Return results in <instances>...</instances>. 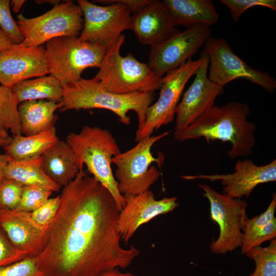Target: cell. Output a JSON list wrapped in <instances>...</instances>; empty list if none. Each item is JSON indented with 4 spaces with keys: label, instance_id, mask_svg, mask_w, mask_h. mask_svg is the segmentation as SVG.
Listing matches in <instances>:
<instances>
[{
    "label": "cell",
    "instance_id": "obj_34",
    "mask_svg": "<svg viewBox=\"0 0 276 276\" xmlns=\"http://www.w3.org/2000/svg\"><path fill=\"white\" fill-rule=\"evenodd\" d=\"M29 256L10 241L0 228V268L20 261Z\"/></svg>",
    "mask_w": 276,
    "mask_h": 276
},
{
    "label": "cell",
    "instance_id": "obj_2",
    "mask_svg": "<svg viewBox=\"0 0 276 276\" xmlns=\"http://www.w3.org/2000/svg\"><path fill=\"white\" fill-rule=\"evenodd\" d=\"M249 106L245 103L230 101L221 106L214 105L185 130L174 133L180 142L204 138L208 144L216 140L229 142L230 158L251 154L256 143V125L248 120Z\"/></svg>",
    "mask_w": 276,
    "mask_h": 276
},
{
    "label": "cell",
    "instance_id": "obj_3",
    "mask_svg": "<svg viewBox=\"0 0 276 276\" xmlns=\"http://www.w3.org/2000/svg\"><path fill=\"white\" fill-rule=\"evenodd\" d=\"M154 99V93H113L105 89L95 77L90 79L81 78L63 87L58 110L107 109L126 125L131 123L128 112L134 111L138 118V132L144 124L146 110Z\"/></svg>",
    "mask_w": 276,
    "mask_h": 276
},
{
    "label": "cell",
    "instance_id": "obj_32",
    "mask_svg": "<svg viewBox=\"0 0 276 276\" xmlns=\"http://www.w3.org/2000/svg\"><path fill=\"white\" fill-rule=\"evenodd\" d=\"M0 276H47L37 265L35 258L29 256L0 268Z\"/></svg>",
    "mask_w": 276,
    "mask_h": 276
},
{
    "label": "cell",
    "instance_id": "obj_21",
    "mask_svg": "<svg viewBox=\"0 0 276 276\" xmlns=\"http://www.w3.org/2000/svg\"><path fill=\"white\" fill-rule=\"evenodd\" d=\"M45 174L60 187L67 186L80 169L74 153L66 141L59 140L41 155Z\"/></svg>",
    "mask_w": 276,
    "mask_h": 276
},
{
    "label": "cell",
    "instance_id": "obj_19",
    "mask_svg": "<svg viewBox=\"0 0 276 276\" xmlns=\"http://www.w3.org/2000/svg\"><path fill=\"white\" fill-rule=\"evenodd\" d=\"M175 30L163 1L151 0L132 15L131 30L140 42L151 47L165 40Z\"/></svg>",
    "mask_w": 276,
    "mask_h": 276
},
{
    "label": "cell",
    "instance_id": "obj_40",
    "mask_svg": "<svg viewBox=\"0 0 276 276\" xmlns=\"http://www.w3.org/2000/svg\"><path fill=\"white\" fill-rule=\"evenodd\" d=\"M12 137L8 133V131L0 128V146L4 148L11 142Z\"/></svg>",
    "mask_w": 276,
    "mask_h": 276
},
{
    "label": "cell",
    "instance_id": "obj_26",
    "mask_svg": "<svg viewBox=\"0 0 276 276\" xmlns=\"http://www.w3.org/2000/svg\"><path fill=\"white\" fill-rule=\"evenodd\" d=\"M11 89L19 104L27 101L41 100L59 103L63 91L59 81L51 75L22 81Z\"/></svg>",
    "mask_w": 276,
    "mask_h": 276
},
{
    "label": "cell",
    "instance_id": "obj_7",
    "mask_svg": "<svg viewBox=\"0 0 276 276\" xmlns=\"http://www.w3.org/2000/svg\"><path fill=\"white\" fill-rule=\"evenodd\" d=\"M169 133L167 131L143 139L132 148L112 158V164L116 167L114 176L123 196L135 195L148 190L158 179L160 173L151 164L156 163L160 167L164 156L163 154L153 156L151 149L155 143Z\"/></svg>",
    "mask_w": 276,
    "mask_h": 276
},
{
    "label": "cell",
    "instance_id": "obj_23",
    "mask_svg": "<svg viewBox=\"0 0 276 276\" xmlns=\"http://www.w3.org/2000/svg\"><path fill=\"white\" fill-rule=\"evenodd\" d=\"M275 208L276 195L274 193L271 201L264 212L250 219H246L240 247L242 254H245L252 248L261 246L265 241L275 239Z\"/></svg>",
    "mask_w": 276,
    "mask_h": 276
},
{
    "label": "cell",
    "instance_id": "obj_11",
    "mask_svg": "<svg viewBox=\"0 0 276 276\" xmlns=\"http://www.w3.org/2000/svg\"><path fill=\"white\" fill-rule=\"evenodd\" d=\"M201 61V56L196 60L190 58L162 77L159 97L147 108L144 124L139 131L135 132L136 142L152 135L155 130L174 121L184 88L191 77L195 75Z\"/></svg>",
    "mask_w": 276,
    "mask_h": 276
},
{
    "label": "cell",
    "instance_id": "obj_36",
    "mask_svg": "<svg viewBox=\"0 0 276 276\" xmlns=\"http://www.w3.org/2000/svg\"><path fill=\"white\" fill-rule=\"evenodd\" d=\"M116 2L125 6L131 12L134 14L150 3L151 0H114Z\"/></svg>",
    "mask_w": 276,
    "mask_h": 276
},
{
    "label": "cell",
    "instance_id": "obj_25",
    "mask_svg": "<svg viewBox=\"0 0 276 276\" xmlns=\"http://www.w3.org/2000/svg\"><path fill=\"white\" fill-rule=\"evenodd\" d=\"M5 178L14 180L24 186H41L53 192L59 191L61 188L43 171L41 156L19 160L9 159L5 171Z\"/></svg>",
    "mask_w": 276,
    "mask_h": 276
},
{
    "label": "cell",
    "instance_id": "obj_24",
    "mask_svg": "<svg viewBox=\"0 0 276 276\" xmlns=\"http://www.w3.org/2000/svg\"><path fill=\"white\" fill-rule=\"evenodd\" d=\"M59 140L54 127L34 135L13 136L4 149L9 159H27L41 156Z\"/></svg>",
    "mask_w": 276,
    "mask_h": 276
},
{
    "label": "cell",
    "instance_id": "obj_9",
    "mask_svg": "<svg viewBox=\"0 0 276 276\" xmlns=\"http://www.w3.org/2000/svg\"><path fill=\"white\" fill-rule=\"evenodd\" d=\"M198 187L209 201L211 220L219 227L218 238L210 244L211 251L224 255L241 247L247 218L246 201L220 194L206 184H199Z\"/></svg>",
    "mask_w": 276,
    "mask_h": 276
},
{
    "label": "cell",
    "instance_id": "obj_42",
    "mask_svg": "<svg viewBox=\"0 0 276 276\" xmlns=\"http://www.w3.org/2000/svg\"><path fill=\"white\" fill-rule=\"evenodd\" d=\"M36 3L38 4H41L43 3H49L50 4H52L53 6L57 5L59 4H60V1H35Z\"/></svg>",
    "mask_w": 276,
    "mask_h": 276
},
{
    "label": "cell",
    "instance_id": "obj_15",
    "mask_svg": "<svg viewBox=\"0 0 276 276\" xmlns=\"http://www.w3.org/2000/svg\"><path fill=\"white\" fill-rule=\"evenodd\" d=\"M233 173L225 174L184 175L186 180L203 179L211 181H221L222 194L232 198L248 197L258 185L276 180V160L262 166L256 165L251 160H238Z\"/></svg>",
    "mask_w": 276,
    "mask_h": 276
},
{
    "label": "cell",
    "instance_id": "obj_13",
    "mask_svg": "<svg viewBox=\"0 0 276 276\" xmlns=\"http://www.w3.org/2000/svg\"><path fill=\"white\" fill-rule=\"evenodd\" d=\"M210 27L198 25L183 31L176 29L168 37L151 47L148 65L163 77L192 58L211 37Z\"/></svg>",
    "mask_w": 276,
    "mask_h": 276
},
{
    "label": "cell",
    "instance_id": "obj_17",
    "mask_svg": "<svg viewBox=\"0 0 276 276\" xmlns=\"http://www.w3.org/2000/svg\"><path fill=\"white\" fill-rule=\"evenodd\" d=\"M45 47L21 44L0 52V84L11 88L17 83L49 74Z\"/></svg>",
    "mask_w": 276,
    "mask_h": 276
},
{
    "label": "cell",
    "instance_id": "obj_28",
    "mask_svg": "<svg viewBox=\"0 0 276 276\" xmlns=\"http://www.w3.org/2000/svg\"><path fill=\"white\" fill-rule=\"evenodd\" d=\"M245 255L255 263L254 271L248 276H276L275 239L268 246L252 248Z\"/></svg>",
    "mask_w": 276,
    "mask_h": 276
},
{
    "label": "cell",
    "instance_id": "obj_27",
    "mask_svg": "<svg viewBox=\"0 0 276 276\" xmlns=\"http://www.w3.org/2000/svg\"><path fill=\"white\" fill-rule=\"evenodd\" d=\"M19 103L12 89L0 84V128L13 136L21 134Z\"/></svg>",
    "mask_w": 276,
    "mask_h": 276
},
{
    "label": "cell",
    "instance_id": "obj_6",
    "mask_svg": "<svg viewBox=\"0 0 276 276\" xmlns=\"http://www.w3.org/2000/svg\"><path fill=\"white\" fill-rule=\"evenodd\" d=\"M109 47L82 41L78 37L54 38L48 41L45 47L49 74L63 87L81 79L86 68H99Z\"/></svg>",
    "mask_w": 276,
    "mask_h": 276
},
{
    "label": "cell",
    "instance_id": "obj_8",
    "mask_svg": "<svg viewBox=\"0 0 276 276\" xmlns=\"http://www.w3.org/2000/svg\"><path fill=\"white\" fill-rule=\"evenodd\" d=\"M17 24L24 37L22 46L36 47L57 37H78L83 26L81 9L72 1L57 5L45 13L33 18L22 14L17 16Z\"/></svg>",
    "mask_w": 276,
    "mask_h": 276
},
{
    "label": "cell",
    "instance_id": "obj_29",
    "mask_svg": "<svg viewBox=\"0 0 276 276\" xmlns=\"http://www.w3.org/2000/svg\"><path fill=\"white\" fill-rule=\"evenodd\" d=\"M53 192L51 190L41 186H24L21 199L16 209L32 212L47 201Z\"/></svg>",
    "mask_w": 276,
    "mask_h": 276
},
{
    "label": "cell",
    "instance_id": "obj_5",
    "mask_svg": "<svg viewBox=\"0 0 276 276\" xmlns=\"http://www.w3.org/2000/svg\"><path fill=\"white\" fill-rule=\"evenodd\" d=\"M125 36L122 34L110 46L95 77L107 90L118 94L154 93L159 89L162 77L147 63L138 61L131 53L120 54Z\"/></svg>",
    "mask_w": 276,
    "mask_h": 276
},
{
    "label": "cell",
    "instance_id": "obj_22",
    "mask_svg": "<svg viewBox=\"0 0 276 276\" xmlns=\"http://www.w3.org/2000/svg\"><path fill=\"white\" fill-rule=\"evenodd\" d=\"M58 103L41 100L27 101L18 105L21 134L26 136L39 133L55 127Z\"/></svg>",
    "mask_w": 276,
    "mask_h": 276
},
{
    "label": "cell",
    "instance_id": "obj_35",
    "mask_svg": "<svg viewBox=\"0 0 276 276\" xmlns=\"http://www.w3.org/2000/svg\"><path fill=\"white\" fill-rule=\"evenodd\" d=\"M60 200V195L50 198L38 208L30 212L32 219L41 226L49 225L56 214Z\"/></svg>",
    "mask_w": 276,
    "mask_h": 276
},
{
    "label": "cell",
    "instance_id": "obj_20",
    "mask_svg": "<svg viewBox=\"0 0 276 276\" xmlns=\"http://www.w3.org/2000/svg\"><path fill=\"white\" fill-rule=\"evenodd\" d=\"M175 26L187 28L198 25L210 27L219 19V15L212 0H164Z\"/></svg>",
    "mask_w": 276,
    "mask_h": 276
},
{
    "label": "cell",
    "instance_id": "obj_31",
    "mask_svg": "<svg viewBox=\"0 0 276 276\" xmlns=\"http://www.w3.org/2000/svg\"><path fill=\"white\" fill-rule=\"evenodd\" d=\"M24 185L14 180L5 178L0 184V207L16 209L20 202Z\"/></svg>",
    "mask_w": 276,
    "mask_h": 276
},
{
    "label": "cell",
    "instance_id": "obj_16",
    "mask_svg": "<svg viewBox=\"0 0 276 276\" xmlns=\"http://www.w3.org/2000/svg\"><path fill=\"white\" fill-rule=\"evenodd\" d=\"M118 228L121 240L127 243L138 228L154 218L173 211L178 205L176 197L156 199L150 190L135 195L124 196Z\"/></svg>",
    "mask_w": 276,
    "mask_h": 276
},
{
    "label": "cell",
    "instance_id": "obj_14",
    "mask_svg": "<svg viewBox=\"0 0 276 276\" xmlns=\"http://www.w3.org/2000/svg\"><path fill=\"white\" fill-rule=\"evenodd\" d=\"M200 56L202 61L194 81L175 110V133L185 130L207 112L215 105L217 97L224 92L223 87L213 82L208 77L209 60L204 50Z\"/></svg>",
    "mask_w": 276,
    "mask_h": 276
},
{
    "label": "cell",
    "instance_id": "obj_38",
    "mask_svg": "<svg viewBox=\"0 0 276 276\" xmlns=\"http://www.w3.org/2000/svg\"><path fill=\"white\" fill-rule=\"evenodd\" d=\"M9 161L8 156L0 152V184L5 179V171Z\"/></svg>",
    "mask_w": 276,
    "mask_h": 276
},
{
    "label": "cell",
    "instance_id": "obj_12",
    "mask_svg": "<svg viewBox=\"0 0 276 276\" xmlns=\"http://www.w3.org/2000/svg\"><path fill=\"white\" fill-rule=\"evenodd\" d=\"M96 2L108 5L98 6L86 0L77 1L83 17V26L78 37L82 41L110 47L122 32L131 30V12L114 0Z\"/></svg>",
    "mask_w": 276,
    "mask_h": 276
},
{
    "label": "cell",
    "instance_id": "obj_10",
    "mask_svg": "<svg viewBox=\"0 0 276 276\" xmlns=\"http://www.w3.org/2000/svg\"><path fill=\"white\" fill-rule=\"evenodd\" d=\"M203 47L209 60L208 77L213 82L223 87L241 78L260 86L270 94L274 92L275 79L267 72L249 66L234 52L225 39L211 37Z\"/></svg>",
    "mask_w": 276,
    "mask_h": 276
},
{
    "label": "cell",
    "instance_id": "obj_37",
    "mask_svg": "<svg viewBox=\"0 0 276 276\" xmlns=\"http://www.w3.org/2000/svg\"><path fill=\"white\" fill-rule=\"evenodd\" d=\"M16 45L12 43L0 29V52L12 49Z\"/></svg>",
    "mask_w": 276,
    "mask_h": 276
},
{
    "label": "cell",
    "instance_id": "obj_30",
    "mask_svg": "<svg viewBox=\"0 0 276 276\" xmlns=\"http://www.w3.org/2000/svg\"><path fill=\"white\" fill-rule=\"evenodd\" d=\"M9 0H0V29L14 44H19L24 41L16 21L13 19L10 9Z\"/></svg>",
    "mask_w": 276,
    "mask_h": 276
},
{
    "label": "cell",
    "instance_id": "obj_18",
    "mask_svg": "<svg viewBox=\"0 0 276 276\" xmlns=\"http://www.w3.org/2000/svg\"><path fill=\"white\" fill-rule=\"evenodd\" d=\"M48 226L36 223L30 212L0 209L1 229L14 246L30 257L37 256L44 248Z\"/></svg>",
    "mask_w": 276,
    "mask_h": 276
},
{
    "label": "cell",
    "instance_id": "obj_4",
    "mask_svg": "<svg viewBox=\"0 0 276 276\" xmlns=\"http://www.w3.org/2000/svg\"><path fill=\"white\" fill-rule=\"evenodd\" d=\"M65 141L74 153L79 169L86 167L87 172L111 193L120 211L125 198L119 191L111 164L112 158L121 151L111 132L99 127L85 125L79 132L67 134Z\"/></svg>",
    "mask_w": 276,
    "mask_h": 276
},
{
    "label": "cell",
    "instance_id": "obj_43",
    "mask_svg": "<svg viewBox=\"0 0 276 276\" xmlns=\"http://www.w3.org/2000/svg\"><path fill=\"white\" fill-rule=\"evenodd\" d=\"M0 209H1V207H0Z\"/></svg>",
    "mask_w": 276,
    "mask_h": 276
},
{
    "label": "cell",
    "instance_id": "obj_1",
    "mask_svg": "<svg viewBox=\"0 0 276 276\" xmlns=\"http://www.w3.org/2000/svg\"><path fill=\"white\" fill-rule=\"evenodd\" d=\"M60 196L45 246L35 257L47 276H97L131 264L140 251L122 247L120 210L105 187L83 168Z\"/></svg>",
    "mask_w": 276,
    "mask_h": 276
},
{
    "label": "cell",
    "instance_id": "obj_33",
    "mask_svg": "<svg viewBox=\"0 0 276 276\" xmlns=\"http://www.w3.org/2000/svg\"><path fill=\"white\" fill-rule=\"evenodd\" d=\"M229 10L232 20L236 22L246 10L256 6H262L276 11L275 0H220Z\"/></svg>",
    "mask_w": 276,
    "mask_h": 276
},
{
    "label": "cell",
    "instance_id": "obj_39",
    "mask_svg": "<svg viewBox=\"0 0 276 276\" xmlns=\"http://www.w3.org/2000/svg\"><path fill=\"white\" fill-rule=\"evenodd\" d=\"M97 276H139L131 272H122L119 268L106 270Z\"/></svg>",
    "mask_w": 276,
    "mask_h": 276
},
{
    "label": "cell",
    "instance_id": "obj_41",
    "mask_svg": "<svg viewBox=\"0 0 276 276\" xmlns=\"http://www.w3.org/2000/svg\"><path fill=\"white\" fill-rule=\"evenodd\" d=\"M26 1L25 0H13L11 1V5L13 11L15 13H18L23 6Z\"/></svg>",
    "mask_w": 276,
    "mask_h": 276
}]
</instances>
